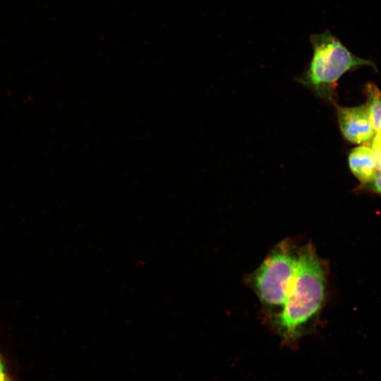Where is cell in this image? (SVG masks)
<instances>
[{
	"mask_svg": "<svg viewBox=\"0 0 381 381\" xmlns=\"http://www.w3.org/2000/svg\"><path fill=\"white\" fill-rule=\"evenodd\" d=\"M371 150L377 168L381 172V131L375 133L373 140Z\"/></svg>",
	"mask_w": 381,
	"mask_h": 381,
	"instance_id": "cell-7",
	"label": "cell"
},
{
	"mask_svg": "<svg viewBox=\"0 0 381 381\" xmlns=\"http://www.w3.org/2000/svg\"><path fill=\"white\" fill-rule=\"evenodd\" d=\"M0 381H11L1 359L0 358Z\"/></svg>",
	"mask_w": 381,
	"mask_h": 381,
	"instance_id": "cell-9",
	"label": "cell"
},
{
	"mask_svg": "<svg viewBox=\"0 0 381 381\" xmlns=\"http://www.w3.org/2000/svg\"><path fill=\"white\" fill-rule=\"evenodd\" d=\"M327 294V267L307 243L298 248L296 271L281 310L266 318L283 344L294 346L316 327Z\"/></svg>",
	"mask_w": 381,
	"mask_h": 381,
	"instance_id": "cell-1",
	"label": "cell"
},
{
	"mask_svg": "<svg viewBox=\"0 0 381 381\" xmlns=\"http://www.w3.org/2000/svg\"><path fill=\"white\" fill-rule=\"evenodd\" d=\"M313 56L295 80L328 104L337 105L336 87L347 71L362 66L375 67L373 62L358 57L329 30L310 36Z\"/></svg>",
	"mask_w": 381,
	"mask_h": 381,
	"instance_id": "cell-2",
	"label": "cell"
},
{
	"mask_svg": "<svg viewBox=\"0 0 381 381\" xmlns=\"http://www.w3.org/2000/svg\"><path fill=\"white\" fill-rule=\"evenodd\" d=\"M373 191L381 194V172L369 184L366 185Z\"/></svg>",
	"mask_w": 381,
	"mask_h": 381,
	"instance_id": "cell-8",
	"label": "cell"
},
{
	"mask_svg": "<svg viewBox=\"0 0 381 381\" xmlns=\"http://www.w3.org/2000/svg\"><path fill=\"white\" fill-rule=\"evenodd\" d=\"M348 164L352 174L363 184L371 183L378 174V169L371 148L361 145L351 150Z\"/></svg>",
	"mask_w": 381,
	"mask_h": 381,
	"instance_id": "cell-5",
	"label": "cell"
},
{
	"mask_svg": "<svg viewBox=\"0 0 381 381\" xmlns=\"http://www.w3.org/2000/svg\"><path fill=\"white\" fill-rule=\"evenodd\" d=\"M364 90L367 97L365 104L375 134L381 131V91L373 83H368Z\"/></svg>",
	"mask_w": 381,
	"mask_h": 381,
	"instance_id": "cell-6",
	"label": "cell"
},
{
	"mask_svg": "<svg viewBox=\"0 0 381 381\" xmlns=\"http://www.w3.org/2000/svg\"><path fill=\"white\" fill-rule=\"evenodd\" d=\"M337 116L343 137L353 144H364L375 133L366 104L353 107L337 105Z\"/></svg>",
	"mask_w": 381,
	"mask_h": 381,
	"instance_id": "cell-4",
	"label": "cell"
},
{
	"mask_svg": "<svg viewBox=\"0 0 381 381\" xmlns=\"http://www.w3.org/2000/svg\"><path fill=\"white\" fill-rule=\"evenodd\" d=\"M299 246L291 239L277 243L245 282L257 296L266 318L282 308L294 278Z\"/></svg>",
	"mask_w": 381,
	"mask_h": 381,
	"instance_id": "cell-3",
	"label": "cell"
}]
</instances>
